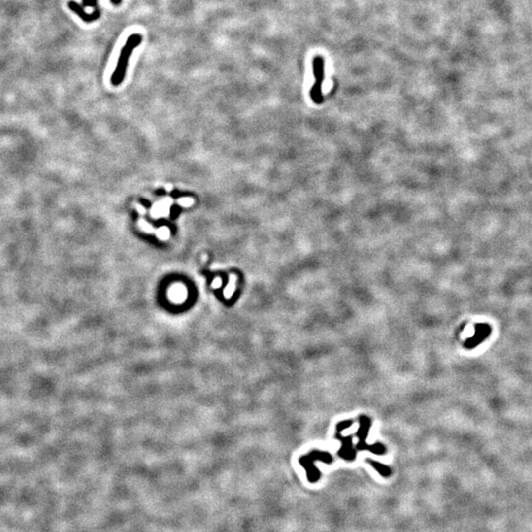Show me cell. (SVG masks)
<instances>
[{
    "label": "cell",
    "instance_id": "obj_1",
    "mask_svg": "<svg viewBox=\"0 0 532 532\" xmlns=\"http://www.w3.org/2000/svg\"><path fill=\"white\" fill-rule=\"evenodd\" d=\"M141 42H142V35L140 33H132L127 37L126 42L120 51L115 69L110 78V82L113 86H118L123 81L126 74V70L128 67V62H129L131 53Z\"/></svg>",
    "mask_w": 532,
    "mask_h": 532
},
{
    "label": "cell",
    "instance_id": "obj_2",
    "mask_svg": "<svg viewBox=\"0 0 532 532\" xmlns=\"http://www.w3.org/2000/svg\"><path fill=\"white\" fill-rule=\"evenodd\" d=\"M317 460L324 463H331L333 461V457L326 451L312 450L310 453L303 455L299 459V464L305 469L307 480L310 483H316L321 476L320 471L314 465V462Z\"/></svg>",
    "mask_w": 532,
    "mask_h": 532
},
{
    "label": "cell",
    "instance_id": "obj_3",
    "mask_svg": "<svg viewBox=\"0 0 532 532\" xmlns=\"http://www.w3.org/2000/svg\"><path fill=\"white\" fill-rule=\"evenodd\" d=\"M324 58L321 55H316L312 59V71L314 76V83L309 91L310 99L316 104L323 101L322 84L324 81Z\"/></svg>",
    "mask_w": 532,
    "mask_h": 532
},
{
    "label": "cell",
    "instance_id": "obj_4",
    "mask_svg": "<svg viewBox=\"0 0 532 532\" xmlns=\"http://www.w3.org/2000/svg\"><path fill=\"white\" fill-rule=\"evenodd\" d=\"M370 428V421L366 416L360 417V429L357 432L356 435L359 437V443L357 444L358 450H368L374 454H383L385 452V447L381 443H374L368 445L366 443L365 439L367 436L368 429Z\"/></svg>",
    "mask_w": 532,
    "mask_h": 532
},
{
    "label": "cell",
    "instance_id": "obj_5",
    "mask_svg": "<svg viewBox=\"0 0 532 532\" xmlns=\"http://www.w3.org/2000/svg\"><path fill=\"white\" fill-rule=\"evenodd\" d=\"M492 333V327L488 323H478L475 326V334L470 337L465 343L464 346L467 349H474L479 344L484 342Z\"/></svg>",
    "mask_w": 532,
    "mask_h": 532
},
{
    "label": "cell",
    "instance_id": "obj_6",
    "mask_svg": "<svg viewBox=\"0 0 532 532\" xmlns=\"http://www.w3.org/2000/svg\"><path fill=\"white\" fill-rule=\"evenodd\" d=\"M337 437L342 441V447L341 449L338 451V455L345 459V460H348V461H352L354 459H356V450L353 449V442H352V436H347V437H342L341 435H339L337 433Z\"/></svg>",
    "mask_w": 532,
    "mask_h": 532
},
{
    "label": "cell",
    "instance_id": "obj_7",
    "mask_svg": "<svg viewBox=\"0 0 532 532\" xmlns=\"http://www.w3.org/2000/svg\"><path fill=\"white\" fill-rule=\"evenodd\" d=\"M68 6H69V8H70L73 12H75V13H76L82 20H84L85 22H92V21H95V20H97V19L99 18V16H100V11H99L98 9H97L94 13H92V14H87V13L84 11V9H83L81 6H79V4L76 3L75 1H70V2L68 3Z\"/></svg>",
    "mask_w": 532,
    "mask_h": 532
},
{
    "label": "cell",
    "instance_id": "obj_8",
    "mask_svg": "<svg viewBox=\"0 0 532 532\" xmlns=\"http://www.w3.org/2000/svg\"><path fill=\"white\" fill-rule=\"evenodd\" d=\"M366 462L371 466L373 467L382 477H389L391 475V469L389 466L387 465H384L380 462H377V461H374V460H371V459H367Z\"/></svg>",
    "mask_w": 532,
    "mask_h": 532
},
{
    "label": "cell",
    "instance_id": "obj_9",
    "mask_svg": "<svg viewBox=\"0 0 532 532\" xmlns=\"http://www.w3.org/2000/svg\"><path fill=\"white\" fill-rule=\"evenodd\" d=\"M96 0H83L84 6H94L96 5Z\"/></svg>",
    "mask_w": 532,
    "mask_h": 532
},
{
    "label": "cell",
    "instance_id": "obj_10",
    "mask_svg": "<svg viewBox=\"0 0 532 532\" xmlns=\"http://www.w3.org/2000/svg\"><path fill=\"white\" fill-rule=\"evenodd\" d=\"M111 1H112L114 4H118V3L120 2V0H111Z\"/></svg>",
    "mask_w": 532,
    "mask_h": 532
}]
</instances>
